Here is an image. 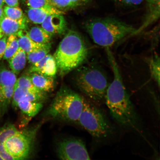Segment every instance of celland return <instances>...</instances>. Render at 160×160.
<instances>
[{"label": "cell", "instance_id": "cell-34", "mask_svg": "<svg viewBox=\"0 0 160 160\" xmlns=\"http://www.w3.org/2000/svg\"><path fill=\"white\" fill-rule=\"evenodd\" d=\"M5 2L4 0H0V7H2L5 4Z\"/></svg>", "mask_w": 160, "mask_h": 160}, {"label": "cell", "instance_id": "cell-9", "mask_svg": "<svg viewBox=\"0 0 160 160\" xmlns=\"http://www.w3.org/2000/svg\"><path fill=\"white\" fill-rule=\"evenodd\" d=\"M147 12L143 21L140 27L136 29L133 36L139 34L149 26L157 22L160 18V0H146Z\"/></svg>", "mask_w": 160, "mask_h": 160}, {"label": "cell", "instance_id": "cell-13", "mask_svg": "<svg viewBox=\"0 0 160 160\" xmlns=\"http://www.w3.org/2000/svg\"><path fill=\"white\" fill-rule=\"evenodd\" d=\"M46 98V93L44 92H34L15 85L12 102L13 105L17 107L18 103L21 99H25L32 101L42 102L45 101Z\"/></svg>", "mask_w": 160, "mask_h": 160}, {"label": "cell", "instance_id": "cell-28", "mask_svg": "<svg viewBox=\"0 0 160 160\" xmlns=\"http://www.w3.org/2000/svg\"><path fill=\"white\" fill-rule=\"evenodd\" d=\"M50 3L56 8L62 12L72 9L71 6L65 0H53Z\"/></svg>", "mask_w": 160, "mask_h": 160}, {"label": "cell", "instance_id": "cell-1", "mask_svg": "<svg viewBox=\"0 0 160 160\" xmlns=\"http://www.w3.org/2000/svg\"><path fill=\"white\" fill-rule=\"evenodd\" d=\"M105 51L114 75L113 81L106 92V104L116 121L123 127L134 128L139 122L137 113L123 84L114 56L110 48H106Z\"/></svg>", "mask_w": 160, "mask_h": 160}, {"label": "cell", "instance_id": "cell-6", "mask_svg": "<svg viewBox=\"0 0 160 160\" xmlns=\"http://www.w3.org/2000/svg\"><path fill=\"white\" fill-rule=\"evenodd\" d=\"M78 122L96 139L107 138L113 132L112 125L103 111L84 98L83 109Z\"/></svg>", "mask_w": 160, "mask_h": 160}, {"label": "cell", "instance_id": "cell-17", "mask_svg": "<svg viewBox=\"0 0 160 160\" xmlns=\"http://www.w3.org/2000/svg\"><path fill=\"white\" fill-rule=\"evenodd\" d=\"M27 28L18 22L6 16L0 21V28L5 36L16 35L20 30H25Z\"/></svg>", "mask_w": 160, "mask_h": 160}, {"label": "cell", "instance_id": "cell-20", "mask_svg": "<svg viewBox=\"0 0 160 160\" xmlns=\"http://www.w3.org/2000/svg\"><path fill=\"white\" fill-rule=\"evenodd\" d=\"M26 33L33 41L40 43H49L52 36L42 28L38 27H32Z\"/></svg>", "mask_w": 160, "mask_h": 160}, {"label": "cell", "instance_id": "cell-24", "mask_svg": "<svg viewBox=\"0 0 160 160\" xmlns=\"http://www.w3.org/2000/svg\"><path fill=\"white\" fill-rule=\"evenodd\" d=\"M19 48L18 39L16 35L9 36L7 39L5 51L3 58L9 60Z\"/></svg>", "mask_w": 160, "mask_h": 160}, {"label": "cell", "instance_id": "cell-32", "mask_svg": "<svg viewBox=\"0 0 160 160\" xmlns=\"http://www.w3.org/2000/svg\"><path fill=\"white\" fill-rule=\"evenodd\" d=\"M5 3L10 7H18L19 5V0H4Z\"/></svg>", "mask_w": 160, "mask_h": 160}, {"label": "cell", "instance_id": "cell-38", "mask_svg": "<svg viewBox=\"0 0 160 160\" xmlns=\"http://www.w3.org/2000/svg\"><path fill=\"white\" fill-rule=\"evenodd\" d=\"M48 1L49 2H51L52 1H53V0H48Z\"/></svg>", "mask_w": 160, "mask_h": 160}, {"label": "cell", "instance_id": "cell-36", "mask_svg": "<svg viewBox=\"0 0 160 160\" xmlns=\"http://www.w3.org/2000/svg\"><path fill=\"white\" fill-rule=\"evenodd\" d=\"M4 34L2 32L1 28H0V39L3 37Z\"/></svg>", "mask_w": 160, "mask_h": 160}, {"label": "cell", "instance_id": "cell-15", "mask_svg": "<svg viewBox=\"0 0 160 160\" xmlns=\"http://www.w3.org/2000/svg\"><path fill=\"white\" fill-rule=\"evenodd\" d=\"M25 31L23 30H20L16 35L17 37L19 48L23 49L26 53L45 47L49 43L36 42L30 38Z\"/></svg>", "mask_w": 160, "mask_h": 160}, {"label": "cell", "instance_id": "cell-33", "mask_svg": "<svg viewBox=\"0 0 160 160\" xmlns=\"http://www.w3.org/2000/svg\"><path fill=\"white\" fill-rule=\"evenodd\" d=\"M5 17L2 7H0V21Z\"/></svg>", "mask_w": 160, "mask_h": 160}, {"label": "cell", "instance_id": "cell-8", "mask_svg": "<svg viewBox=\"0 0 160 160\" xmlns=\"http://www.w3.org/2000/svg\"><path fill=\"white\" fill-rule=\"evenodd\" d=\"M57 153L60 159L66 160H88L90 156L83 142L77 138H68L58 143Z\"/></svg>", "mask_w": 160, "mask_h": 160}, {"label": "cell", "instance_id": "cell-23", "mask_svg": "<svg viewBox=\"0 0 160 160\" xmlns=\"http://www.w3.org/2000/svg\"><path fill=\"white\" fill-rule=\"evenodd\" d=\"M51 48V44L49 43L45 47L27 53V58L29 62L33 64L43 59L49 53Z\"/></svg>", "mask_w": 160, "mask_h": 160}, {"label": "cell", "instance_id": "cell-30", "mask_svg": "<svg viewBox=\"0 0 160 160\" xmlns=\"http://www.w3.org/2000/svg\"><path fill=\"white\" fill-rule=\"evenodd\" d=\"M7 39V36H3L0 39V60L3 58L4 54Z\"/></svg>", "mask_w": 160, "mask_h": 160}, {"label": "cell", "instance_id": "cell-26", "mask_svg": "<svg viewBox=\"0 0 160 160\" xmlns=\"http://www.w3.org/2000/svg\"><path fill=\"white\" fill-rule=\"evenodd\" d=\"M15 85L20 88L34 92L40 93L43 92L38 89L33 85L30 76L23 75L17 80Z\"/></svg>", "mask_w": 160, "mask_h": 160}, {"label": "cell", "instance_id": "cell-35", "mask_svg": "<svg viewBox=\"0 0 160 160\" xmlns=\"http://www.w3.org/2000/svg\"><path fill=\"white\" fill-rule=\"evenodd\" d=\"M65 1H67L68 3H69L70 5L71 6V9H73L72 7V5L71 0H65Z\"/></svg>", "mask_w": 160, "mask_h": 160}, {"label": "cell", "instance_id": "cell-19", "mask_svg": "<svg viewBox=\"0 0 160 160\" xmlns=\"http://www.w3.org/2000/svg\"><path fill=\"white\" fill-rule=\"evenodd\" d=\"M27 60L25 52L19 48L9 59V67L15 74H18L25 67Z\"/></svg>", "mask_w": 160, "mask_h": 160}, {"label": "cell", "instance_id": "cell-25", "mask_svg": "<svg viewBox=\"0 0 160 160\" xmlns=\"http://www.w3.org/2000/svg\"><path fill=\"white\" fill-rule=\"evenodd\" d=\"M17 80L12 71L5 69L0 70V86H15Z\"/></svg>", "mask_w": 160, "mask_h": 160}, {"label": "cell", "instance_id": "cell-27", "mask_svg": "<svg viewBox=\"0 0 160 160\" xmlns=\"http://www.w3.org/2000/svg\"><path fill=\"white\" fill-rule=\"evenodd\" d=\"M22 2L28 8H38L51 7L48 0H21Z\"/></svg>", "mask_w": 160, "mask_h": 160}, {"label": "cell", "instance_id": "cell-29", "mask_svg": "<svg viewBox=\"0 0 160 160\" xmlns=\"http://www.w3.org/2000/svg\"><path fill=\"white\" fill-rule=\"evenodd\" d=\"M120 4L129 7L139 5L142 2L143 0H113Z\"/></svg>", "mask_w": 160, "mask_h": 160}, {"label": "cell", "instance_id": "cell-10", "mask_svg": "<svg viewBox=\"0 0 160 160\" xmlns=\"http://www.w3.org/2000/svg\"><path fill=\"white\" fill-rule=\"evenodd\" d=\"M62 15L52 14L48 16L41 24L42 27L52 36L64 33L67 23Z\"/></svg>", "mask_w": 160, "mask_h": 160}, {"label": "cell", "instance_id": "cell-22", "mask_svg": "<svg viewBox=\"0 0 160 160\" xmlns=\"http://www.w3.org/2000/svg\"><path fill=\"white\" fill-rule=\"evenodd\" d=\"M149 66L152 77L159 87L160 86V59L159 56L155 53L149 60Z\"/></svg>", "mask_w": 160, "mask_h": 160}, {"label": "cell", "instance_id": "cell-31", "mask_svg": "<svg viewBox=\"0 0 160 160\" xmlns=\"http://www.w3.org/2000/svg\"><path fill=\"white\" fill-rule=\"evenodd\" d=\"M91 0H71L73 8L84 6L88 3Z\"/></svg>", "mask_w": 160, "mask_h": 160}, {"label": "cell", "instance_id": "cell-7", "mask_svg": "<svg viewBox=\"0 0 160 160\" xmlns=\"http://www.w3.org/2000/svg\"><path fill=\"white\" fill-rule=\"evenodd\" d=\"M39 127L38 125L33 128L18 131L4 142V148L13 160H24L29 157Z\"/></svg>", "mask_w": 160, "mask_h": 160}, {"label": "cell", "instance_id": "cell-14", "mask_svg": "<svg viewBox=\"0 0 160 160\" xmlns=\"http://www.w3.org/2000/svg\"><path fill=\"white\" fill-rule=\"evenodd\" d=\"M31 73L30 77L32 82L38 89L45 93L50 92L53 91L55 86L53 77L37 73Z\"/></svg>", "mask_w": 160, "mask_h": 160}, {"label": "cell", "instance_id": "cell-5", "mask_svg": "<svg viewBox=\"0 0 160 160\" xmlns=\"http://www.w3.org/2000/svg\"><path fill=\"white\" fill-rule=\"evenodd\" d=\"M83 107V97L68 88L62 87L56 94L48 110L55 118L71 122H78Z\"/></svg>", "mask_w": 160, "mask_h": 160}, {"label": "cell", "instance_id": "cell-3", "mask_svg": "<svg viewBox=\"0 0 160 160\" xmlns=\"http://www.w3.org/2000/svg\"><path fill=\"white\" fill-rule=\"evenodd\" d=\"M89 49L79 33L70 30L60 42L53 57L62 77L78 67L87 59Z\"/></svg>", "mask_w": 160, "mask_h": 160}, {"label": "cell", "instance_id": "cell-11", "mask_svg": "<svg viewBox=\"0 0 160 160\" xmlns=\"http://www.w3.org/2000/svg\"><path fill=\"white\" fill-rule=\"evenodd\" d=\"M57 70V64L53 56L48 54L43 59L32 64L29 69L30 73H37L53 77Z\"/></svg>", "mask_w": 160, "mask_h": 160}, {"label": "cell", "instance_id": "cell-2", "mask_svg": "<svg viewBox=\"0 0 160 160\" xmlns=\"http://www.w3.org/2000/svg\"><path fill=\"white\" fill-rule=\"evenodd\" d=\"M85 28L94 42L105 48L132 35L136 29L132 26L111 17L93 18L86 22Z\"/></svg>", "mask_w": 160, "mask_h": 160}, {"label": "cell", "instance_id": "cell-39", "mask_svg": "<svg viewBox=\"0 0 160 160\" xmlns=\"http://www.w3.org/2000/svg\"><path fill=\"white\" fill-rule=\"evenodd\" d=\"M0 160H2V158L1 157H0Z\"/></svg>", "mask_w": 160, "mask_h": 160}, {"label": "cell", "instance_id": "cell-21", "mask_svg": "<svg viewBox=\"0 0 160 160\" xmlns=\"http://www.w3.org/2000/svg\"><path fill=\"white\" fill-rule=\"evenodd\" d=\"M6 17L18 22L21 24L27 27V18L23 14L22 10L19 7H5L3 9Z\"/></svg>", "mask_w": 160, "mask_h": 160}, {"label": "cell", "instance_id": "cell-16", "mask_svg": "<svg viewBox=\"0 0 160 160\" xmlns=\"http://www.w3.org/2000/svg\"><path fill=\"white\" fill-rule=\"evenodd\" d=\"M43 107L42 102L32 101L23 99L19 100L17 106L22 112L30 117H35Z\"/></svg>", "mask_w": 160, "mask_h": 160}, {"label": "cell", "instance_id": "cell-12", "mask_svg": "<svg viewBox=\"0 0 160 160\" xmlns=\"http://www.w3.org/2000/svg\"><path fill=\"white\" fill-rule=\"evenodd\" d=\"M27 13L28 18L32 22L41 24L48 16L52 14L63 15V12L60 11L52 6L49 7L38 8H28Z\"/></svg>", "mask_w": 160, "mask_h": 160}, {"label": "cell", "instance_id": "cell-37", "mask_svg": "<svg viewBox=\"0 0 160 160\" xmlns=\"http://www.w3.org/2000/svg\"><path fill=\"white\" fill-rule=\"evenodd\" d=\"M1 114L2 113V109L1 103H0V116L1 115Z\"/></svg>", "mask_w": 160, "mask_h": 160}, {"label": "cell", "instance_id": "cell-18", "mask_svg": "<svg viewBox=\"0 0 160 160\" xmlns=\"http://www.w3.org/2000/svg\"><path fill=\"white\" fill-rule=\"evenodd\" d=\"M17 131L15 126L12 124L5 125L0 128V157L2 160H13V158L5 151L3 143L8 138L14 134Z\"/></svg>", "mask_w": 160, "mask_h": 160}, {"label": "cell", "instance_id": "cell-4", "mask_svg": "<svg viewBox=\"0 0 160 160\" xmlns=\"http://www.w3.org/2000/svg\"><path fill=\"white\" fill-rule=\"evenodd\" d=\"M76 86L94 102L105 99L109 84L107 76L95 66H85L78 70L75 77Z\"/></svg>", "mask_w": 160, "mask_h": 160}]
</instances>
